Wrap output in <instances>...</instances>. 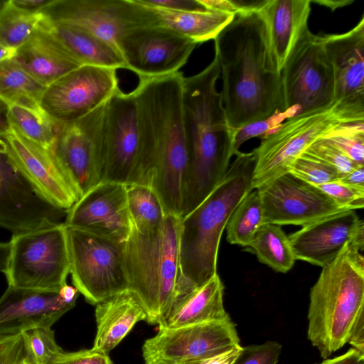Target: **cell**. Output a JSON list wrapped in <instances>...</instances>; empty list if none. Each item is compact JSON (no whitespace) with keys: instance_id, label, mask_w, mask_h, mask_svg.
<instances>
[{"instance_id":"1","label":"cell","mask_w":364,"mask_h":364,"mask_svg":"<svg viewBox=\"0 0 364 364\" xmlns=\"http://www.w3.org/2000/svg\"><path fill=\"white\" fill-rule=\"evenodd\" d=\"M213 41L229 126L235 130L283 112L280 73L260 13L236 14Z\"/></svg>"},{"instance_id":"2","label":"cell","mask_w":364,"mask_h":364,"mask_svg":"<svg viewBox=\"0 0 364 364\" xmlns=\"http://www.w3.org/2000/svg\"><path fill=\"white\" fill-rule=\"evenodd\" d=\"M218 59L200 73L183 77L182 111L188 164L182 219L198 206L220 184L235 155L234 129L228 124L216 82Z\"/></svg>"},{"instance_id":"3","label":"cell","mask_w":364,"mask_h":364,"mask_svg":"<svg viewBox=\"0 0 364 364\" xmlns=\"http://www.w3.org/2000/svg\"><path fill=\"white\" fill-rule=\"evenodd\" d=\"M181 72L139 78L133 90L149 144V186L159 198L166 215L180 218L188 156L182 111Z\"/></svg>"},{"instance_id":"4","label":"cell","mask_w":364,"mask_h":364,"mask_svg":"<svg viewBox=\"0 0 364 364\" xmlns=\"http://www.w3.org/2000/svg\"><path fill=\"white\" fill-rule=\"evenodd\" d=\"M254 150L238 152L214 191L181 219L179 260L181 295L206 283L217 273L218 253L223 230L235 208L252 188Z\"/></svg>"},{"instance_id":"5","label":"cell","mask_w":364,"mask_h":364,"mask_svg":"<svg viewBox=\"0 0 364 364\" xmlns=\"http://www.w3.org/2000/svg\"><path fill=\"white\" fill-rule=\"evenodd\" d=\"M347 244L322 267L310 291L307 338L326 359L348 343L356 321L364 315V257Z\"/></svg>"},{"instance_id":"6","label":"cell","mask_w":364,"mask_h":364,"mask_svg":"<svg viewBox=\"0 0 364 364\" xmlns=\"http://www.w3.org/2000/svg\"><path fill=\"white\" fill-rule=\"evenodd\" d=\"M181 218L167 214L159 228L141 233L132 226L125 242L129 289L139 299L146 321L159 324L174 300L181 279Z\"/></svg>"},{"instance_id":"7","label":"cell","mask_w":364,"mask_h":364,"mask_svg":"<svg viewBox=\"0 0 364 364\" xmlns=\"http://www.w3.org/2000/svg\"><path fill=\"white\" fill-rule=\"evenodd\" d=\"M6 275L9 287L59 291L70 274L66 226L56 223L13 234Z\"/></svg>"},{"instance_id":"8","label":"cell","mask_w":364,"mask_h":364,"mask_svg":"<svg viewBox=\"0 0 364 364\" xmlns=\"http://www.w3.org/2000/svg\"><path fill=\"white\" fill-rule=\"evenodd\" d=\"M70 273L87 302L96 305L129 289L125 242L66 226Z\"/></svg>"},{"instance_id":"9","label":"cell","mask_w":364,"mask_h":364,"mask_svg":"<svg viewBox=\"0 0 364 364\" xmlns=\"http://www.w3.org/2000/svg\"><path fill=\"white\" fill-rule=\"evenodd\" d=\"M350 122L336 101L286 119L253 149L256 156L253 189L288 173L292 163L311 144L338 125Z\"/></svg>"},{"instance_id":"10","label":"cell","mask_w":364,"mask_h":364,"mask_svg":"<svg viewBox=\"0 0 364 364\" xmlns=\"http://www.w3.org/2000/svg\"><path fill=\"white\" fill-rule=\"evenodd\" d=\"M283 112L296 115L335 100V77L321 36L307 28L295 45L281 73Z\"/></svg>"},{"instance_id":"11","label":"cell","mask_w":364,"mask_h":364,"mask_svg":"<svg viewBox=\"0 0 364 364\" xmlns=\"http://www.w3.org/2000/svg\"><path fill=\"white\" fill-rule=\"evenodd\" d=\"M41 12L52 22L76 26L118 50L129 30L161 25L153 10L137 0H53Z\"/></svg>"},{"instance_id":"12","label":"cell","mask_w":364,"mask_h":364,"mask_svg":"<svg viewBox=\"0 0 364 364\" xmlns=\"http://www.w3.org/2000/svg\"><path fill=\"white\" fill-rule=\"evenodd\" d=\"M105 103L75 122L58 124L52 152L80 198L102 181Z\"/></svg>"},{"instance_id":"13","label":"cell","mask_w":364,"mask_h":364,"mask_svg":"<svg viewBox=\"0 0 364 364\" xmlns=\"http://www.w3.org/2000/svg\"><path fill=\"white\" fill-rule=\"evenodd\" d=\"M118 88L116 69L82 65L46 88L41 107L56 124H70L103 105Z\"/></svg>"},{"instance_id":"14","label":"cell","mask_w":364,"mask_h":364,"mask_svg":"<svg viewBox=\"0 0 364 364\" xmlns=\"http://www.w3.org/2000/svg\"><path fill=\"white\" fill-rule=\"evenodd\" d=\"M231 318L159 329L142 347L145 364H180L215 356L240 346Z\"/></svg>"},{"instance_id":"15","label":"cell","mask_w":364,"mask_h":364,"mask_svg":"<svg viewBox=\"0 0 364 364\" xmlns=\"http://www.w3.org/2000/svg\"><path fill=\"white\" fill-rule=\"evenodd\" d=\"M140 151L141 132L135 94L134 91L125 93L118 88L105 103L102 181L131 184Z\"/></svg>"},{"instance_id":"16","label":"cell","mask_w":364,"mask_h":364,"mask_svg":"<svg viewBox=\"0 0 364 364\" xmlns=\"http://www.w3.org/2000/svg\"><path fill=\"white\" fill-rule=\"evenodd\" d=\"M66 210L50 204L25 178L0 136V227L13 234L63 223Z\"/></svg>"},{"instance_id":"17","label":"cell","mask_w":364,"mask_h":364,"mask_svg":"<svg viewBox=\"0 0 364 364\" xmlns=\"http://www.w3.org/2000/svg\"><path fill=\"white\" fill-rule=\"evenodd\" d=\"M197 43L162 25L133 28L118 44L126 69L139 78H151L179 72Z\"/></svg>"},{"instance_id":"18","label":"cell","mask_w":364,"mask_h":364,"mask_svg":"<svg viewBox=\"0 0 364 364\" xmlns=\"http://www.w3.org/2000/svg\"><path fill=\"white\" fill-rule=\"evenodd\" d=\"M263 210V224L304 226L348 210L334 202L317 186L290 173L257 188Z\"/></svg>"},{"instance_id":"19","label":"cell","mask_w":364,"mask_h":364,"mask_svg":"<svg viewBox=\"0 0 364 364\" xmlns=\"http://www.w3.org/2000/svg\"><path fill=\"white\" fill-rule=\"evenodd\" d=\"M335 77V100L353 121H364V16L348 32L321 36Z\"/></svg>"},{"instance_id":"20","label":"cell","mask_w":364,"mask_h":364,"mask_svg":"<svg viewBox=\"0 0 364 364\" xmlns=\"http://www.w3.org/2000/svg\"><path fill=\"white\" fill-rule=\"evenodd\" d=\"M64 224L119 242H126L132 230L127 186L102 181L66 211Z\"/></svg>"},{"instance_id":"21","label":"cell","mask_w":364,"mask_h":364,"mask_svg":"<svg viewBox=\"0 0 364 364\" xmlns=\"http://www.w3.org/2000/svg\"><path fill=\"white\" fill-rule=\"evenodd\" d=\"M288 237L296 259L323 267L347 244L363 250L364 223L355 210H350L302 226Z\"/></svg>"},{"instance_id":"22","label":"cell","mask_w":364,"mask_h":364,"mask_svg":"<svg viewBox=\"0 0 364 364\" xmlns=\"http://www.w3.org/2000/svg\"><path fill=\"white\" fill-rule=\"evenodd\" d=\"M5 138L16 166L43 198L66 211L80 199L52 151L26 139L13 126Z\"/></svg>"},{"instance_id":"23","label":"cell","mask_w":364,"mask_h":364,"mask_svg":"<svg viewBox=\"0 0 364 364\" xmlns=\"http://www.w3.org/2000/svg\"><path fill=\"white\" fill-rule=\"evenodd\" d=\"M76 301L59 291L9 287L0 298V336L13 335L37 326L51 327Z\"/></svg>"},{"instance_id":"24","label":"cell","mask_w":364,"mask_h":364,"mask_svg":"<svg viewBox=\"0 0 364 364\" xmlns=\"http://www.w3.org/2000/svg\"><path fill=\"white\" fill-rule=\"evenodd\" d=\"M22 70L47 87L82 65L54 36L45 18L12 58Z\"/></svg>"},{"instance_id":"25","label":"cell","mask_w":364,"mask_h":364,"mask_svg":"<svg viewBox=\"0 0 364 364\" xmlns=\"http://www.w3.org/2000/svg\"><path fill=\"white\" fill-rule=\"evenodd\" d=\"M311 3V0H268L259 11L279 73L299 39L309 28Z\"/></svg>"},{"instance_id":"26","label":"cell","mask_w":364,"mask_h":364,"mask_svg":"<svg viewBox=\"0 0 364 364\" xmlns=\"http://www.w3.org/2000/svg\"><path fill=\"white\" fill-rule=\"evenodd\" d=\"M224 286L218 274L185 293L172 304L159 329L174 328L230 319L223 304Z\"/></svg>"},{"instance_id":"27","label":"cell","mask_w":364,"mask_h":364,"mask_svg":"<svg viewBox=\"0 0 364 364\" xmlns=\"http://www.w3.org/2000/svg\"><path fill=\"white\" fill-rule=\"evenodd\" d=\"M97 333L92 348L107 353L116 347L134 325L146 320L137 296L126 290L96 304Z\"/></svg>"},{"instance_id":"28","label":"cell","mask_w":364,"mask_h":364,"mask_svg":"<svg viewBox=\"0 0 364 364\" xmlns=\"http://www.w3.org/2000/svg\"><path fill=\"white\" fill-rule=\"evenodd\" d=\"M48 20L54 36L82 65L126 69L124 60L114 46L76 26Z\"/></svg>"},{"instance_id":"29","label":"cell","mask_w":364,"mask_h":364,"mask_svg":"<svg viewBox=\"0 0 364 364\" xmlns=\"http://www.w3.org/2000/svg\"><path fill=\"white\" fill-rule=\"evenodd\" d=\"M149 8L156 14L161 25L189 38L197 44L214 40L235 16L233 14L209 10L175 11Z\"/></svg>"},{"instance_id":"30","label":"cell","mask_w":364,"mask_h":364,"mask_svg":"<svg viewBox=\"0 0 364 364\" xmlns=\"http://www.w3.org/2000/svg\"><path fill=\"white\" fill-rule=\"evenodd\" d=\"M46 88L12 59L0 63V99L6 103L44 112L41 100Z\"/></svg>"},{"instance_id":"31","label":"cell","mask_w":364,"mask_h":364,"mask_svg":"<svg viewBox=\"0 0 364 364\" xmlns=\"http://www.w3.org/2000/svg\"><path fill=\"white\" fill-rule=\"evenodd\" d=\"M247 247L260 262L278 272H287L296 260L288 236L277 225L262 224Z\"/></svg>"},{"instance_id":"32","label":"cell","mask_w":364,"mask_h":364,"mask_svg":"<svg viewBox=\"0 0 364 364\" xmlns=\"http://www.w3.org/2000/svg\"><path fill=\"white\" fill-rule=\"evenodd\" d=\"M126 186L132 226L141 233L152 232L159 228L166 214L156 193L147 186Z\"/></svg>"},{"instance_id":"33","label":"cell","mask_w":364,"mask_h":364,"mask_svg":"<svg viewBox=\"0 0 364 364\" xmlns=\"http://www.w3.org/2000/svg\"><path fill=\"white\" fill-rule=\"evenodd\" d=\"M263 224V210L257 190L247 193L230 217L226 225L227 240L232 245L248 247Z\"/></svg>"},{"instance_id":"34","label":"cell","mask_w":364,"mask_h":364,"mask_svg":"<svg viewBox=\"0 0 364 364\" xmlns=\"http://www.w3.org/2000/svg\"><path fill=\"white\" fill-rule=\"evenodd\" d=\"M45 18L42 12H28L14 6L11 1L0 5V43L17 49L26 43Z\"/></svg>"},{"instance_id":"35","label":"cell","mask_w":364,"mask_h":364,"mask_svg":"<svg viewBox=\"0 0 364 364\" xmlns=\"http://www.w3.org/2000/svg\"><path fill=\"white\" fill-rule=\"evenodd\" d=\"M9 105L12 126L23 137L45 149L52 151L59 125L45 112H39L16 105Z\"/></svg>"},{"instance_id":"36","label":"cell","mask_w":364,"mask_h":364,"mask_svg":"<svg viewBox=\"0 0 364 364\" xmlns=\"http://www.w3.org/2000/svg\"><path fill=\"white\" fill-rule=\"evenodd\" d=\"M27 364H51L63 352L51 327L37 326L21 332Z\"/></svg>"},{"instance_id":"37","label":"cell","mask_w":364,"mask_h":364,"mask_svg":"<svg viewBox=\"0 0 364 364\" xmlns=\"http://www.w3.org/2000/svg\"><path fill=\"white\" fill-rule=\"evenodd\" d=\"M323 138L355 164L364 166V121L341 124Z\"/></svg>"},{"instance_id":"38","label":"cell","mask_w":364,"mask_h":364,"mask_svg":"<svg viewBox=\"0 0 364 364\" xmlns=\"http://www.w3.org/2000/svg\"><path fill=\"white\" fill-rule=\"evenodd\" d=\"M289 173L316 186L338 181L341 177L336 168L306 153L301 154L292 163Z\"/></svg>"},{"instance_id":"39","label":"cell","mask_w":364,"mask_h":364,"mask_svg":"<svg viewBox=\"0 0 364 364\" xmlns=\"http://www.w3.org/2000/svg\"><path fill=\"white\" fill-rule=\"evenodd\" d=\"M296 116L292 110L277 112L267 118L250 122L234 130L233 146L235 155L239 152L241 145L246 141L259 137L261 139L272 133L288 118Z\"/></svg>"},{"instance_id":"40","label":"cell","mask_w":364,"mask_h":364,"mask_svg":"<svg viewBox=\"0 0 364 364\" xmlns=\"http://www.w3.org/2000/svg\"><path fill=\"white\" fill-rule=\"evenodd\" d=\"M304 153L333 166L341 176L359 166L323 138L314 141Z\"/></svg>"},{"instance_id":"41","label":"cell","mask_w":364,"mask_h":364,"mask_svg":"<svg viewBox=\"0 0 364 364\" xmlns=\"http://www.w3.org/2000/svg\"><path fill=\"white\" fill-rule=\"evenodd\" d=\"M282 346L277 341L241 347L232 364H277Z\"/></svg>"},{"instance_id":"42","label":"cell","mask_w":364,"mask_h":364,"mask_svg":"<svg viewBox=\"0 0 364 364\" xmlns=\"http://www.w3.org/2000/svg\"><path fill=\"white\" fill-rule=\"evenodd\" d=\"M340 206L348 210L364 207V189L356 188L338 181L317 186Z\"/></svg>"},{"instance_id":"43","label":"cell","mask_w":364,"mask_h":364,"mask_svg":"<svg viewBox=\"0 0 364 364\" xmlns=\"http://www.w3.org/2000/svg\"><path fill=\"white\" fill-rule=\"evenodd\" d=\"M26 359L21 333L0 336V364H23Z\"/></svg>"},{"instance_id":"44","label":"cell","mask_w":364,"mask_h":364,"mask_svg":"<svg viewBox=\"0 0 364 364\" xmlns=\"http://www.w3.org/2000/svg\"><path fill=\"white\" fill-rule=\"evenodd\" d=\"M51 364H112L107 353L91 349L62 352Z\"/></svg>"},{"instance_id":"45","label":"cell","mask_w":364,"mask_h":364,"mask_svg":"<svg viewBox=\"0 0 364 364\" xmlns=\"http://www.w3.org/2000/svg\"><path fill=\"white\" fill-rule=\"evenodd\" d=\"M149 7L175 11H204L206 9L199 0H137Z\"/></svg>"},{"instance_id":"46","label":"cell","mask_w":364,"mask_h":364,"mask_svg":"<svg viewBox=\"0 0 364 364\" xmlns=\"http://www.w3.org/2000/svg\"><path fill=\"white\" fill-rule=\"evenodd\" d=\"M241 346L221 354L198 360H189L180 364H232L237 356Z\"/></svg>"},{"instance_id":"47","label":"cell","mask_w":364,"mask_h":364,"mask_svg":"<svg viewBox=\"0 0 364 364\" xmlns=\"http://www.w3.org/2000/svg\"><path fill=\"white\" fill-rule=\"evenodd\" d=\"M316 364H364V353L351 348L343 355L324 359L321 363Z\"/></svg>"},{"instance_id":"48","label":"cell","mask_w":364,"mask_h":364,"mask_svg":"<svg viewBox=\"0 0 364 364\" xmlns=\"http://www.w3.org/2000/svg\"><path fill=\"white\" fill-rule=\"evenodd\" d=\"M236 14L259 12L268 0H230Z\"/></svg>"},{"instance_id":"49","label":"cell","mask_w":364,"mask_h":364,"mask_svg":"<svg viewBox=\"0 0 364 364\" xmlns=\"http://www.w3.org/2000/svg\"><path fill=\"white\" fill-rule=\"evenodd\" d=\"M338 181L350 186L364 189V166H359L341 176Z\"/></svg>"},{"instance_id":"50","label":"cell","mask_w":364,"mask_h":364,"mask_svg":"<svg viewBox=\"0 0 364 364\" xmlns=\"http://www.w3.org/2000/svg\"><path fill=\"white\" fill-rule=\"evenodd\" d=\"M11 4L20 9L33 13L41 12L53 0H10Z\"/></svg>"},{"instance_id":"51","label":"cell","mask_w":364,"mask_h":364,"mask_svg":"<svg viewBox=\"0 0 364 364\" xmlns=\"http://www.w3.org/2000/svg\"><path fill=\"white\" fill-rule=\"evenodd\" d=\"M199 1L206 10L236 15V10L230 0H199Z\"/></svg>"},{"instance_id":"52","label":"cell","mask_w":364,"mask_h":364,"mask_svg":"<svg viewBox=\"0 0 364 364\" xmlns=\"http://www.w3.org/2000/svg\"><path fill=\"white\" fill-rule=\"evenodd\" d=\"M9 105L0 99V136H4L11 130Z\"/></svg>"},{"instance_id":"53","label":"cell","mask_w":364,"mask_h":364,"mask_svg":"<svg viewBox=\"0 0 364 364\" xmlns=\"http://www.w3.org/2000/svg\"><path fill=\"white\" fill-rule=\"evenodd\" d=\"M353 1V0H311V2H314L326 6L330 9L331 11H334L336 9L350 5Z\"/></svg>"},{"instance_id":"54","label":"cell","mask_w":364,"mask_h":364,"mask_svg":"<svg viewBox=\"0 0 364 364\" xmlns=\"http://www.w3.org/2000/svg\"><path fill=\"white\" fill-rule=\"evenodd\" d=\"M10 253L9 242H0V272H4L7 268Z\"/></svg>"},{"instance_id":"55","label":"cell","mask_w":364,"mask_h":364,"mask_svg":"<svg viewBox=\"0 0 364 364\" xmlns=\"http://www.w3.org/2000/svg\"><path fill=\"white\" fill-rule=\"evenodd\" d=\"M16 53V49L5 47L0 43V63L11 60Z\"/></svg>"},{"instance_id":"56","label":"cell","mask_w":364,"mask_h":364,"mask_svg":"<svg viewBox=\"0 0 364 364\" xmlns=\"http://www.w3.org/2000/svg\"><path fill=\"white\" fill-rule=\"evenodd\" d=\"M23 364H27V363H26V360L23 362Z\"/></svg>"},{"instance_id":"57","label":"cell","mask_w":364,"mask_h":364,"mask_svg":"<svg viewBox=\"0 0 364 364\" xmlns=\"http://www.w3.org/2000/svg\"><path fill=\"white\" fill-rule=\"evenodd\" d=\"M1 3H2V1H0V5L1 4Z\"/></svg>"},{"instance_id":"58","label":"cell","mask_w":364,"mask_h":364,"mask_svg":"<svg viewBox=\"0 0 364 364\" xmlns=\"http://www.w3.org/2000/svg\"></svg>"}]
</instances>
